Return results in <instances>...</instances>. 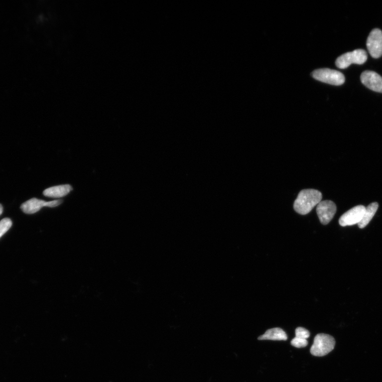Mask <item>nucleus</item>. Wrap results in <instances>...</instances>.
Here are the masks:
<instances>
[{
  "mask_svg": "<svg viewBox=\"0 0 382 382\" xmlns=\"http://www.w3.org/2000/svg\"><path fill=\"white\" fill-rule=\"evenodd\" d=\"M367 45L373 58L378 59L382 56V31L380 29H375L371 32Z\"/></svg>",
  "mask_w": 382,
  "mask_h": 382,
  "instance_id": "6",
  "label": "nucleus"
},
{
  "mask_svg": "<svg viewBox=\"0 0 382 382\" xmlns=\"http://www.w3.org/2000/svg\"><path fill=\"white\" fill-rule=\"evenodd\" d=\"M322 194L318 190H303L300 192L294 202V208L298 214L305 215L310 213L321 201Z\"/></svg>",
  "mask_w": 382,
  "mask_h": 382,
  "instance_id": "1",
  "label": "nucleus"
},
{
  "mask_svg": "<svg viewBox=\"0 0 382 382\" xmlns=\"http://www.w3.org/2000/svg\"><path fill=\"white\" fill-rule=\"evenodd\" d=\"M295 334L296 337L304 339H307L310 336V332L302 327L297 328L295 331Z\"/></svg>",
  "mask_w": 382,
  "mask_h": 382,
  "instance_id": "15",
  "label": "nucleus"
},
{
  "mask_svg": "<svg viewBox=\"0 0 382 382\" xmlns=\"http://www.w3.org/2000/svg\"><path fill=\"white\" fill-rule=\"evenodd\" d=\"M12 225L11 219L5 218L0 221V238L10 230Z\"/></svg>",
  "mask_w": 382,
  "mask_h": 382,
  "instance_id": "13",
  "label": "nucleus"
},
{
  "mask_svg": "<svg viewBox=\"0 0 382 382\" xmlns=\"http://www.w3.org/2000/svg\"><path fill=\"white\" fill-rule=\"evenodd\" d=\"M361 80L363 84L371 90L382 93V77L376 72H363L361 76Z\"/></svg>",
  "mask_w": 382,
  "mask_h": 382,
  "instance_id": "9",
  "label": "nucleus"
},
{
  "mask_svg": "<svg viewBox=\"0 0 382 382\" xmlns=\"http://www.w3.org/2000/svg\"><path fill=\"white\" fill-rule=\"evenodd\" d=\"M291 345L296 348H304L307 346L308 341L307 339L295 337L291 340Z\"/></svg>",
  "mask_w": 382,
  "mask_h": 382,
  "instance_id": "14",
  "label": "nucleus"
},
{
  "mask_svg": "<svg viewBox=\"0 0 382 382\" xmlns=\"http://www.w3.org/2000/svg\"><path fill=\"white\" fill-rule=\"evenodd\" d=\"M336 341L334 338L324 333L317 335L311 348V353L314 356L323 357L331 352L335 348Z\"/></svg>",
  "mask_w": 382,
  "mask_h": 382,
  "instance_id": "2",
  "label": "nucleus"
},
{
  "mask_svg": "<svg viewBox=\"0 0 382 382\" xmlns=\"http://www.w3.org/2000/svg\"><path fill=\"white\" fill-rule=\"evenodd\" d=\"M379 208V204L377 202L372 203L368 207L366 208L365 212L362 220L358 224L359 228L362 229L365 228L371 221L372 218L375 216Z\"/></svg>",
  "mask_w": 382,
  "mask_h": 382,
  "instance_id": "12",
  "label": "nucleus"
},
{
  "mask_svg": "<svg viewBox=\"0 0 382 382\" xmlns=\"http://www.w3.org/2000/svg\"><path fill=\"white\" fill-rule=\"evenodd\" d=\"M336 211V204L330 200L321 201L316 209L317 214L320 221L324 225L328 224L331 221Z\"/></svg>",
  "mask_w": 382,
  "mask_h": 382,
  "instance_id": "7",
  "label": "nucleus"
},
{
  "mask_svg": "<svg viewBox=\"0 0 382 382\" xmlns=\"http://www.w3.org/2000/svg\"><path fill=\"white\" fill-rule=\"evenodd\" d=\"M312 76L321 82L332 85L340 86L345 82V77L342 73L329 69L315 70L312 73Z\"/></svg>",
  "mask_w": 382,
  "mask_h": 382,
  "instance_id": "3",
  "label": "nucleus"
},
{
  "mask_svg": "<svg viewBox=\"0 0 382 382\" xmlns=\"http://www.w3.org/2000/svg\"><path fill=\"white\" fill-rule=\"evenodd\" d=\"M287 335L285 332L279 328H272L267 330L264 335L259 337V340H287Z\"/></svg>",
  "mask_w": 382,
  "mask_h": 382,
  "instance_id": "11",
  "label": "nucleus"
},
{
  "mask_svg": "<svg viewBox=\"0 0 382 382\" xmlns=\"http://www.w3.org/2000/svg\"><path fill=\"white\" fill-rule=\"evenodd\" d=\"M368 60V54L364 50H356L341 55L337 59L336 66L340 69H346L352 64H363Z\"/></svg>",
  "mask_w": 382,
  "mask_h": 382,
  "instance_id": "4",
  "label": "nucleus"
},
{
  "mask_svg": "<svg viewBox=\"0 0 382 382\" xmlns=\"http://www.w3.org/2000/svg\"><path fill=\"white\" fill-rule=\"evenodd\" d=\"M366 207L362 205L356 206L347 211L339 219V224L345 227L359 224L363 218Z\"/></svg>",
  "mask_w": 382,
  "mask_h": 382,
  "instance_id": "8",
  "label": "nucleus"
},
{
  "mask_svg": "<svg viewBox=\"0 0 382 382\" xmlns=\"http://www.w3.org/2000/svg\"><path fill=\"white\" fill-rule=\"evenodd\" d=\"M2 212H3V207L1 204H0V215L2 214Z\"/></svg>",
  "mask_w": 382,
  "mask_h": 382,
  "instance_id": "16",
  "label": "nucleus"
},
{
  "mask_svg": "<svg viewBox=\"0 0 382 382\" xmlns=\"http://www.w3.org/2000/svg\"><path fill=\"white\" fill-rule=\"evenodd\" d=\"M62 202V200L46 202L36 198H32L24 202L21 206V209L24 213L33 214L38 212L40 209L44 207L54 208L60 205Z\"/></svg>",
  "mask_w": 382,
  "mask_h": 382,
  "instance_id": "5",
  "label": "nucleus"
},
{
  "mask_svg": "<svg viewBox=\"0 0 382 382\" xmlns=\"http://www.w3.org/2000/svg\"><path fill=\"white\" fill-rule=\"evenodd\" d=\"M72 190L71 185L65 184L51 187L44 190L43 194L47 197L60 198L66 196Z\"/></svg>",
  "mask_w": 382,
  "mask_h": 382,
  "instance_id": "10",
  "label": "nucleus"
}]
</instances>
